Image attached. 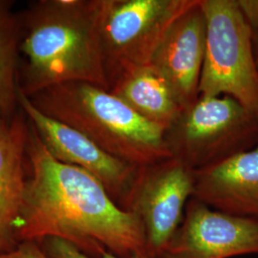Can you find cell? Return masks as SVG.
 I'll use <instances>...</instances> for the list:
<instances>
[{"mask_svg":"<svg viewBox=\"0 0 258 258\" xmlns=\"http://www.w3.org/2000/svg\"><path fill=\"white\" fill-rule=\"evenodd\" d=\"M28 135L29 120L21 108L12 119L0 114V254L19 244L15 231L27 183Z\"/></svg>","mask_w":258,"mask_h":258,"instance_id":"cell-12","label":"cell"},{"mask_svg":"<svg viewBox=\"0 0 258 258\" xmlns=\"http://www.w3.org/2000/svg\"><path fill=\"white\" fill-rule=\"evenodd\" d=\"M39 245L49 258H92L83 254V252L78 250L68 242L58 238H46ZM99 258H158V256L151 253L150 251L134 254L128 257H120L114 255L110 252H106L102 257Z\"/></svg>","mask_w":258,"mask_h":258,"instance_id":"cell-15","label":"cell"},{"mask_svg":"<svg viewBox=\"0 0 258 258\" xmlns=\"http://www.w3.org/2000/svg\"><path fill=\"white\" fill-rule=\"evenodd\" d=\"M166 140L173 158L196 171L254 148L258 120L230 96L199 97Z\"/></svg>","mask_w":258,"mask_h":258,"instance_id":"cell-5","label":"cell"},{"mask_svg":"<svg viewBox=\"0 0 258 258\" xmlns=\"http://www.w3.org/2000/svg\"><path fill=\"white\" fill-rule=\"evenodd\" d=\"M165 252L182 258L258 254V220L215 211L191 198Z\"/></svg>","mask_w":258,"mask_h":258,"instance_id":"cell-9","label":"cell"},{"mask_svg":"<svg viewBox=\"0 0 258 258\" xmlns=\"http://www.w3.org/2000/svg\"><path fill=\"white\" fill-rule=\"evenodd\" d=\"M192 198L215 211L258 220V144L194 171Z\"/></svg>","mask_w":258,"mask_h":258,"instance_id":"cell-11","label":"cell"},{"mask_svg":"<svg viewBox=\"0 0 258 258\" xmlns=\"http://www.w3.org/2000/svg\"><path fill=\"white\" fill-rule=\"evenodd\" d=\"M206 38V18L197 0L168 29L149 64L166 81L184 111L199 98Z\"/></svg>","mask_w":258,"mask_h":258,"instance_id":"cell-10","label":"cell"},{"mask_svg":"<svg viewBox=\"0 0 258 258\" xmlns=\"http://www.w3.org/2000/svg\"><path fill=\"white\" fill-rule=\"evenodd\" d=\"M237 3L252 34H258V0H237Z\"/></svg>","mask_w":258,"mask_h":258,"instance_id":"cell-17","label":"cell"},{"mask_svg":"<svg viewBox=\"0 0 258 258\" xmlns=\"http://www.w3.org/2000/svg\"><path fill=\"white\" fill-rule=\"evenodd\" d=\"M197 0H103L101 46L111 85L150 64L171 25Z\"/></svg>","mask_w":258,"mask_h":258,"instance_id":"cell-6","label":"cell"},{"mask_svg":"<svg viewBox=\"0 0 258 258\" xmlns=\"http://www.w3.org/2000/svg\"><path fill=\"white\" fill-rule=\"evenodd\" d=\"M103 0H37L20 11L19 90L67 83L109 90L101 46Z\"/></svg>","mask_w":258,"mask_h":258,"instance_id":"cell-2","label":"cell"},{"mask_svg":"<svg viewBox=\"0 0 258 258\" xmlns=\"http://www.w3.org/2000/svg\"><path fill=\"white\" fill-rule=\"evenodd\" d=\"M158 258H182L180 256H177L174 254H171V253H168V252H163L162 254H160Z\"/></svg>","mask_w":258,"mask_h":258,"instance_id":"cell-19","label":"cell"},{"mask_svg":"<svg viewBox=\"0 0 258 258\" xmlns=\"http://www.w3.org/2000/svg\"><path fill=\"white\" fill-rule=\"evenodd\" d=\"M0 258H49L37 242H20L16 249L1 253Z\"/></svg>","mask_w":258,"mask_h":258,"instance_id":"cell-16","label":"cell"},{"mask_svg":"<svg viewBox=\"0 0 258 258\" xmlns=\"http://www.w3.org/2000/svg\"><path fill=\"white\" fill-rule=\"evenodd\" d=\"M109 91L144 119L166 131L184 112L166 81L150 66L122 76Z\"/></svg>","mask_w":258,"mask_h":258,"instance_id":"cell-13","label":"cell"},{"mask_svg":"<svg viewBox=\"0 0 258 258\" xmlns=\"http://www.w3.org/2000/svg\"><path fill=\"white\" fill-rule=\"evenodd\" d=\"M252 40H253V50H254L255 62H256L258 70V34H252Z\"/></svg>","mask_w":258,"mask_h":258,"instance_id":"cell-18","label":"cell"},{"mask_svg":"<svg viewBox=\"0 0 258 258\" xmlns=\"http://www.w3.org/2000/svg\"><path fill=\"white\" fill-rule=\"evenodd\" d=\"M20 12L15 2L0 0V114L12 119L20 110Z\"/></svg>","mask_w":258,"mask_h":258,"instance_id":"cell-14","label":"cell"},{"mask_svg":"<svg viewBox=\"0 0 258 258\" xmlns=\"http://www.w3.org/2000/svg\"><path fill=\"white\" fill-rule=\"evenodd\" d=\"M19 105L55 160L94 176L113 201L125 211L139 167L112 156L81 131L43 114L21 92Z\"/></svg>","mask_w":258,"mask_h":258,"instance_id":"cell-8","label":"cell"},{"mask_svg":"<svg viewBox=\"0 0 258 258\" xmlns=\"http://www.w3.org/2000/svg\"><path fill=\"white\" fill-rule=\"evenodd\" d=\"M194 170L176 158L139 167L125 211L142 222L151 253L165 252L194 196Z\"/></svg>","mask_w":258,"mask_h":258,"instance_id":"cell-7","label":"cell"},{"mask_svg":"<svg viewBox=\"0 0 258 258\" xmlns=\"http://www.w3.org/2000/svg\"><path fill=\"white\" fill-rule=\"evenodd\" d=\"M27 156L24 204L15 231L19 243L54 237L92 258L149 251L138 216L120 209L90 173L55 160L30 121Z\"/></svg>","mask_w":258,"mask_h":258,"instance_id":"cell-1","label":"cell"},{"mask_svg":"<svg viewBox=\"0 0 258 258\" xmlns=\"http://www.w3.org/2000/svg\"><path fill=\"white\" fill-rule=\"evenodd\" d=\"M206 52L199 97L230 96L258 120V70L252 31L237 0H200Z\"/></svg>","mask_w":258,"mask_h":258,"instance_id":"cell-4","label":"cell"},{"mask_svg":"<svg viewBox=\"0 0 258 258\" xmlns=\"http://www.w3.org/2000/svg\"><path fill=\"white\" fill-rule=\"evenodd\" d=\"M43 114L81 131L112 156L136 167L173 158L166 130L100 86L67 83L28 97Z\"/></svg>","mask_w":258,"mask_h":258,"instance_id":"cell-3","label":"cell"}]
</instances>
